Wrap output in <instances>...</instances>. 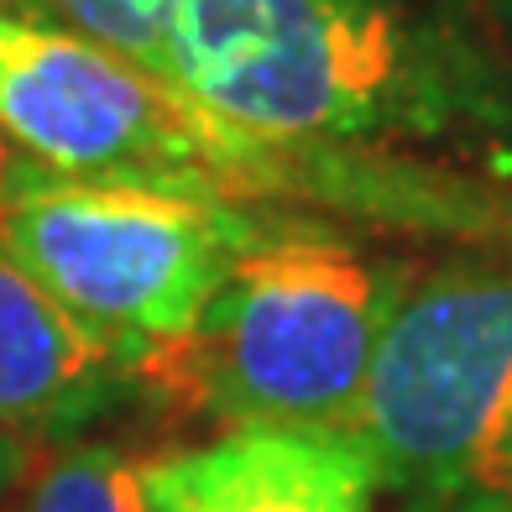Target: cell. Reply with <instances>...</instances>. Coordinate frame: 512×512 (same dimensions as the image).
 <instances>
[{"label": "cell", "instance_id": "cell-1", "mask_svg": "<svg viewBox=\"0 0 512 512\" xmlns=\"http://www.w3.org/2000/svg\"><path fill=\"white\" fill-rule=\"evenodd\" d=\"M162 79L267 142L512 183V42L486 0H178Z\"/></svg>", "mask_w": 512, "mask_h": 512}, {"label": "cell", "instance_id": "cell-2", "mask_svg": "<svg viewBox=\"0 0 512 512\" xmlns=\"http://www.w3.org/2000/svg\"><path fill=\"white\" fill-rule=\"evenodd\" d=\"M408 272L345 225L267 215L194 330L142 356L136 387L225 434L351 424Z\"/></svg>", "mask_w": 512, "mask_h": 512}, {"label": "cell", "instance_id": "cell-3", "mask_svg": "<svg viewBox=\"0 0 512 512\" xmlns=\"http://www.w3.org/2000/svg\"><path fill=\"white\" fill-rule=\"evenodd\" d=\"M345 429L403 512H512V251L408 272Z\"/></svg>", "mask_w": 512, "mask_h": 512}, {"label": "cell", "instance_id": "cell-4", "mask_svg": "<svg viewBox=\"0 0 512 512\" xmlns=\"http://www.w3.org/2000/svg\"><path fill=\"white\" fill-rule=\"evenodd\" d=\"M262 225V209L220 194L142 178H68L32 162L0 246L74 319L147 356L194 330Z\"/></svg>", "mask_w": 512, "mask_h": 512}, {"label": "cell", "instance_id": "cell-5", "mask_svg": "<svg viewBox=\"0 0 512 512\" xmlns=\"http://www.w3.org/2000/svg\"><path fill=\"white\" fill-rule=\"evenodd\" d=\"M0 131L68 178L220 194L215 115L152 68L16 11H0Z\"/></svg>", "mask_w": 512, "mask_h": 512}, {"label": "cell", "instance_id": "cell-6", "mask_svg": "<svg viewBox=\"0 0 512 512\" xmlns=\"http://www.w3.org/2000/svg\"><path fill=\"white\" fill-rule=\"evenodd\" d=\"M377 465L345 424L230 429L147 465L152 512H377Z\"/></svg>", "mask_w": 512, "mask_h": 512}, {"label": "cell", "instance_id": "cell-7", "mask_svg": "<svg viewBox=\"0 0 512 512\" xmlns=\"http://www.w3.org/2000/svg\"><path fill=\"white\" fill-rule=\"evenodd\" d=\"M142 356L74 319L0 246V418L68 439L136 387Z\"/></svg>", "mask_w": 512, "mask_h": 512}, {"label": "cell", "instance_id": "cell-8", "mask_svg": "<svg viewBox=\"0 0 512 512\" xmlns=\"http://www.w3.org/2000/svg\"><path fill=\"white\" fill-rule=\"evenodd\" d=\"M0 512H152L147 465L110 439H48Z\"/></svg>", "mask_w": 512, "mask_h": 512}, {"label": "cell", "instance_id": "cell-9", "mask_svg": "<svg viewBox=\"0 0 512 512\" xmlns=\"http://www.w3.org/2000/svg\"><path fill=\"white\" fill-rule=\"evenodd\" d=\"M173 6L178 0H6V11L79 32L110 53L152 68L157 79H162V58H168Z\"/></svg>", "mask_w": 512, "mask_h": 512}, {"label": "cell", "instance_id": "cell-10", "mask_svg": "<svg viewBox=\"0 0 512 512\" xmlns=\"http://www.w3.org/2000/svg\"><path fill=\"white\" fill-rule=\"evenodd\" d=\"M42 445H48V439H37V434H27V429H16V424L0 418V502L11 497V486L21 481V471L32 465V455Z\"/></svg>", "mask_w": 512, "mask_h": 512}, {"label": "cell", "instance_id": "cell-11", "mask_svg": "<svg viewBox=\"0 0 512 512\" xmlns=\"http://www.w3.org/2000/svg\"><path fill=\"white\" fill-rule=\"evenodd\" d=\"M32 173V157L21 152L6 131H0V230H6V215H11V199L21 189V178Z\"/></svg>", "mask_w": 512, "mask_h": 512}, {"label": "cell", "instance_id": "cell-12", "mask_svg": "<svg viewBox=\"0 0 512 512\" xmlns=\"http://www.w3.org/2000/svg\"><path fill=\"white\" fill-rule=\"evenodd\" d=\"M486 11L497 16V27L507 32V42H512V0H486Z\"/></svg>", "mask_w": 512, "mask_h": 512}, {"label": "cell", "instance_id": "cell-13", "mask_svg": "<svg viewBox=\"0 0 512 512\" xmlns=\"http://www.w3.org/2000/svg\"><path fill=\"white\" fill-rule=\"evenodd\" d=\"M0 11H6V0H0Z\"/></svg>", "mask_w": 512, "mask_h": 512}]
</instances>
